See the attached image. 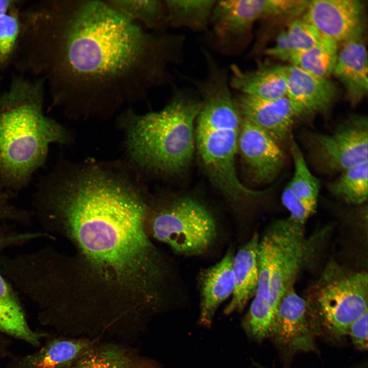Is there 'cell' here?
Wrapping results in <instances>:
<instances>
[{
	"label": "cell",
	"instance_id": "cell-1",
	"mask_svg": "<svg viewBox=\"0 0 368 368\" xmlns=\"http://www.w3.org/2000/svg\"><path fill=\"white\" fill-rule=\"evenodd\" d=\"M185 42L182 34L146 31L107 1H42L23 12L16 65L43 80L54 104L98 111L168 82Z\"/></svg>",
	"mask_w": 368,
	"mask_h": 368
},
{
	"label": "cell",
	"instance_id": "cell-2",
	"mask_svg": "<svg viewBox=\"0 0 368 368\" xmlns=\"http://www.w3.org/2000/svg\"><path fill=\"white\" fill-rule=\"evenodd\" d=\"M36 208L49 231L74 243L102 286L130 303L159 296L164 269L148 236L147 205L126 180L98 167L60 175L39 192Z\"/></svg>",
	"mask_w": 368,
	"mask_h": 368
},
{
	"label": "cell",
	"instance_id": "cell-3",
	"mask_svg": "<svg viewBox=\"0 0 368 368\" xmlns=\"http://www.w3.org/2000/svg\"><path fill=\"white\" fill-rule=\"evenodd\" d=\"M44 88L41 79L18 76L0 94V177L7 189L24 188L50 145L68 141L64 128L45 114Z\"/></svg>",
	"mask_w": 368,
	"mask_h": 368
},
{
	"label": "cell",
	"instance_id": "cell-4",
	"mask_svg": "<svg viewBox=\"0 0 368 368\" xmlns=\"http://www.w3.org/2000/svg\"><path fill=\"white\" fill-rule=\"evenodd\" d=\"M206 74L198 79L181 78L196 88L201 107L195 127V144L210 179L224 194L238 200L263 192L243 185L237 176L235 157L241 117L231 90L229 76L215 58H205Z\"/></svg>",
	"mask_w": 368,
	"mask_h": 368
},
{
	"label": "cell",
	"instance_id": "cell-5",
	"mask_svg": "<svg viewBox=\"0 0 368 368\" xmlns=\"http://www.w3.org/2000/svg\"><path fill=\"white\" fill-rule=\"evenodd\" d=\"M162 109L127 119V145L133 159L148 169L167 174L187 168L193 156L196 120L201 107L197 91L176 88Z\"/></svg>",
	"mask_w": 368,
	"mask_h": 368
},
{
	"label": "cell",
	"instance_id": "cell-6",
	"mask_svg": "<svg viewBox=\"0 0 368 368\" xmlns=\"http://www.w3.org/2000/svg\"><path fill=\"white\" fill-rule=\"evenodd\" d=\"M314 335H347L350 326L367 312L368 277L365 271L328 265L306 300Z\"/></svg>",
	"mask_w": 368,
	"mask_h": 368
},
{
	"label": "cell",
	"instance_id": "cell-7",
	"mask_svg": "<svg viewBox=\"0 0 368 368\" xmlns=\"http://www.w3.org/2000/svg\"><path fill=\"white\" fill-rule=\"evenodd\" d=\"M147 216V232L181 255L202 254L216 237L213 216L204 205L190 198H178Z\"/></svg>",
	"mask_w": 368,
	"mask_h": 368
},
{
	"label": "cell",
	"instance_id": "cell-8",
	"mask_svg": "<svg viewBox=\"0 0 368 368\" xmlns=\"http://www.w3.org/2000/svg\"><path fill=\"white\" fill-rule=\"evenodd\" d=\"M293 9L291 0H216L210 27L218 50L234 56L246 48L256 21L289 16Z\"/></svg>",
	"mask_w": 368,
	"mask_h": 368
},
{
	"label": "cell",
	"instance_id": "cell-9",
	"mask_svg": "<svg viewBox=\"0 0 368 368\" xmlns=\"http://www.w3.org/2000/svg\"><path fill=\"white\" fill-rule=\"evenodd\" d=\"M314 156L324 168L342 172L368 159V121L366 117L351 116L330 134L311 135Z\"/></svg>",
	"mask_w": 368,
	"mask_h": 368
},
{
	"label": "cell",
	"instance_id": "cell-10",
	"mask_svg": "<svg viewBox=\"0 0 368 368\" xmlns=\"http://www.w3.org/2000/svg\"><path fill=\"white\" fill-rule=\"evenodd\" d=\"M278 245L270 281V296L276 310L282 297L293 286L298 272L313 252V240L307 238L303 226L289 218L275 222Z\"/></svg>",
	"mask_w": 368,
	"mask_h": 368
},
{
	"label": "cell",
	"instance_id": "cell-11",
	"mask_svg": "<svg viewBox=\"0 0 368 368\" xmlns=\"http://www.w3.org/2000/svg\"><path fill=\"white\" fill-rule=\"evenodd\" d=\"M277 244V232L270 227L260 240L257 287L250 308L241 324L246 335L256 341H262L269 337L276 312L270 300V281Z\"/></svg>",
	"mask_w": 368,
	"mask_h": 368
},
{
	"label": "cell",
	"instance_id": "cell-12",
	"mask_svg": "<svg viewBox=\"0 0 368 368\" xmlns=\"http://www.w3.org/2000/svg\"><path fill=\"white\" fill-rule=\"evenodd\" d=\"M305 299L290 288L280 300L269 337L289 353L315 350Z\"/></svg>",
	"mask_w": 368,
	"mask_h": 368
},
{
	"label": "cell",
	"instance_id": "cell-13",
	"mask_svg": "<svg viewBox=\"0 0 368 368\" xmlns=\"http://www.w3.org/2000/svg\"><path fill=\"white\" fill-rule=\"evenodd\" d=\"M238 151L253 181L266 183L273 180L285 161L279 143L249 121L241 118Z\"/></svg>",
	"mask_w": 368,
	"mask_h": 368
},
{
	"label": "cell",
	"instance_id": "cell-14",
	"mask_svg": "<svg viewBox=\"0 0 368 368\" xmlns=\"http://www.w3.org/2000/svg\"><path fill=\"white\" fill-rule=\"evenodd\" d=\"M365 6L362 0L309 1L302 17L322 37L339 44L364 24Z\"/></svg>",
	"mask_w": 368,
	"mask_h": 368
},
{
	"label": "cell",
	"instance_id": "cell-15",
	"mask_svg": "<svg viewBox=\"0 0 368 368\" xmlns=\"http://www.w3.org/2000/svg\"><path fill=\"white\" fill-rule=\"evenodd\" d=\"M238 94L234 100L241 118L263 130L279 143L287 139L295 119L300 116L286 96L264 100Z\"/></svg>",
	"mask_w": 368,
	"mask_h": 368
},
{
	"label": "cell",
	"instance_id": "cell-16",
	"mask_svg": "<svg viewBox=\"0 0 368 368\" xmlns=\"http://www.w3.org/2000/svg\"><path fill=\"white\" fill-rule=\"evenodd\" d=\"M364 24L342 42L332 74L344 87L353 104L368 90L367 53L364 40Z\"/></svg>",
	"mask_w": 368,
	"mask_h": 368
},
{
	"label": "cell",
	"instance_id": "cell-17",
	"mask_svg": "<svg viewBox=\"0 0 368 368\" xmlns=\"http://www.w3.org/2000/svg\"><path fill=\"white\" fill-rule=\"evenodd\" d=\"M286 97L299 116L326 110L335 98L337 90L328 78L311 75L292 64L285 65Z\"/></svg>",
	"mask_w": 368,
	"mask_h": 368
},
{
	"label": "cell",
	"instance_id": "cell-18",
	"mask_svg": "<svg viewBox=\"0 0 368 368\" xmlns=\"http://www.w3.org/2000/svg\"><path fill=\"white\" fill-rule=\"evenodd\" d=\"M234 256L232 250H228L220 261L203 270L200 274L199 323L201 326H211L219 306L233 293Z\"/></svg>",
	"mask_w": 368,
	"mask_h": 368
},
{
	"label": "cell",
	"instance_id": "cell-19",
	"mask_svg": "<svg viewBox=\"0 0 368 368\" xmlns=\"http://www.w3.org/2000/svg\"><path fill=\"white\" fill-rule=\"evenodd\" d=\"M229 84L238 93L264 100L286 96L285 65L261 64L252 71H244L238 65L230 66Z\"/></svg>",
	"mask_w": 368,
	"mask_h": 368
},
{
	"label": "cell",
	"instance_id": "cell-20",
	"mask_svg": "<svg viewBox=\"0 0 368 368\" xmlns=\"http://www.w3.org/2000/svg\"><path fill=\"white\" fill-rule=\"evenodd\" d=\"M259 242L258 235L255 234L234 254V290L231 301L224 310L225 314L242 311L256 293L259 276Z\"/></svg>",
	"mask_w": 368,
	"mask_h": 368
},
{
	"label": "cell",
	"instance_id": "cell-21",
	"mask_svg": "<svg viewBox=\"0 0 368 368\" xmlns=\"http://www.w3.org/2000/svg\"><path fill=\"white\" fill-rule=\"evenodd\" d=\"M98 341L77 337L53 339L19 359L14 368H70Z\"/></svg>",
	"mask_w": 368,
	"mask_h": 368
},
{
	"label": "cell",
	"instance_id": "cell-22",
	"mask_svg": "<svg viewBox=\"0 0 368 368\" xmlns=\"http://www.w3.org/2000/svg\"><path fill=\"white\" fill-rule=\"evenodd\" d=\"M70 368H162L130 348L111 341L95 343Z\"/></svg>",
	"mask_w": 368,
	"mask_h": 368
},
{
	"label": "cell",
	"instance_id": "cell-23",
	"mask_svg": "<svg viewBox=\"0 0 368 368\" xmlns=\"http://www.w3.org/2000/svg\"><path fill=\"white\" fill-rule=\"evenodd\" d=\"M0 331L34 346L40 344L43 336L29 326L15 290L1 271Z\"/></svg>",
	"mask_w": 368,
	"mask_h": 368
},
{
	"label": "cell",
	"instance_id": "cell-24",
	"mask_svg": "<svg viewBox=\"0 0 368 368\" xmlns=\"http://www.w3.org/2000/svg\"><path fill=\"white\" fill-rule=\"evenodd\" d=\"M322 36L310 23L295 18L277 36L274 45L264 51L273 58L288 61L292 56L315 44Z\"/></svg>",
	"mask_w": 368,
	"mask_h": 368
},
{
	"label": "cell",
	"instance_id": "cell-25",
	"mask_svg": "<svg viewBox=\"0 0 368 368\" xmlns=\"http://www.w3.org/2000/svg\"><path fill=\"white\" fill-rule=\"evenodd\" d=\"M216 0H164L169 27L206 31Z\"/></svg>",
	"mask_w": 368,
	"mask_h": 368
},
{
	"label": "cell",
	"instance_id": "cell-26",
	"mask_svg": "<svg viewBox=\"0 0 368 368\" xmlns=\"http://www.w3.org/2000/svg\"><path fill=\"white\" fill-rule=\"evenodd\" d=\"M108 3L129 20L150 32L166 31L169 27L164 0H107Z\"/></svg>",
	"mask_w": 368,
	"mask_h": 368
},
{
	"label": "cell",
	"instance_id": "cell-27",
	"mask_svg": "<svg viewBox=\"0 0 368 368\" xmlns=\"http://www.w3.org/2000/svg\"><path fill=\"white\" fill-rule=\"evenodd\" d=\"M338 50V43L322 37L310 48L292 56L289 62L311 75L328 78L333 73Z\"/></svg>",
	"mask_w": 368,
	"mask_h": 368
},
{
	"label": "cell",
	"instance_id": "cell-28",
	"mask_svg": "<svg viewBox=\"0 0 368 368\" xmlns=\"http://www.w3.org/2000/svg\"><path fill=\"white\" fill-rule=\"evenodd\" d=\"M365 160L341 172L335 180L329 183L330 192L344 202L361 204L368 196V162Z\"/></svg>",
	"mask_w": 368,
	"mask_h": 368
},
{
	"label": "cell",
	"instance_id": "cell-29",
	"mask_svg": "<svg viewBox=\"0 0 368 368\" xmlns=\"http://www.w3.org/2000/svg\"><path fill=\"white\" fill-rule=\"evenodd\" d=\"M290 148L294 170L287 186L295 197L316 209L319 191V180L310 171L302 151L293 139L290 142Z\"/></svg>",
	"mask_w": 368,
	"mask_h": 368
},
{
	"label": "cell",
	"instance_id": "cell-30",
	"mask_svg": "<svg viewBox=\"0 0 368 368\" xmlns=\"http://www.w3.org/2000/svg\"><path fill=\"white\" fill-rule=\"evenodd\" d=\"M18 2L8 13L0 17V69L12 63L17 48L21 31Z\"/></svg>",
	"mask_w": 368,
	"mask_h": 368
},
{
	"label": "cell",
	"instance_id": "cell-31",
	"mask_svg": "<svg viewBox=\"0 0 368 368\" xmlns=\"http://www.w3.org/2000/svg\"><path fill=\"white\" fill-rule=\"evenodd\" d=\"M30 213L12 203L11 196L0 177V225L7 222L28 223Z\"/></svg>",
	"mask_w": 368,
	"mask_h": 368
},
{
	"label": "cell",
	"instance_id": "cell-32",
	"mask_svg": "<svg viewBox=\"0 0 368 368\" xmlns=\"http://www.w3.org/2000/svg\"><path fill=\"white\" fill-rule=\"evenodd\" d=\"M53 239L49 233L41 232H18L0 225V252L4 249L21 245L41 239Z\"/></svg>",
	"mask_w": 368,
	"mask_h": 368
},
{
	"label": "cell",
	"instance_id": "cell-33",
	"mask_svg": "<svg viewBox=\"0 0 368 368\" xmlns=\"http://www.w3.org/2000/svg\"><path fill=\"white\" fill-rule=\"evenodd\" d=\"M281 199L283 205L289 212L288 218L301 226L304 225L316 209L295 197L287 186L282 192Z\"/></svg>",
	"mask_w": 368,
	"mask_h": 368
},
{
	"label": "cell",
	"instance_id": "cell-34",
	"mask_svg": "<svg viewBox=\"0 0 368 368\" xmlns=\"http://www.w3.org/2000/svg\"><path fill=\"white\" fill-rule=\"evenodd\" d=\"M367 312L354 321L350 326L349 335L355 347L360 351L367 349Z\"/></svg>",
	"mask_w": 368,
	"mask_h": 368
},
{
	"label": "cell",
	"instance_id": "cell-35",
	"mask_svg": "<svg viewBox=\"0 0 368 368\" xmlns=\"http://www.w3.org/2000/svg\"><path fill=\"white\" fill-rule=\"evenodd\" d=\"M16 2V1L0 0V17L8 13Z\"/></svg>",
	"mask_w": 368,
	"mask_h": 368
},
{
	"label": "cell",
	"instance_id": "cell-36",
	"mask_svg": "<svg viewBox=\"0 0 368 368\" xmlns=\"http://www.w3.org/2000/svg\"><path fill=\"white\" fill-rule=\"evenodd\" d=\"M257 364V367H258V368H266L265 367H264V366H261V365H259V364Z\"/></svg>",
	"mask_w": 368,
	"mask_h": 368
}]
</instances>
